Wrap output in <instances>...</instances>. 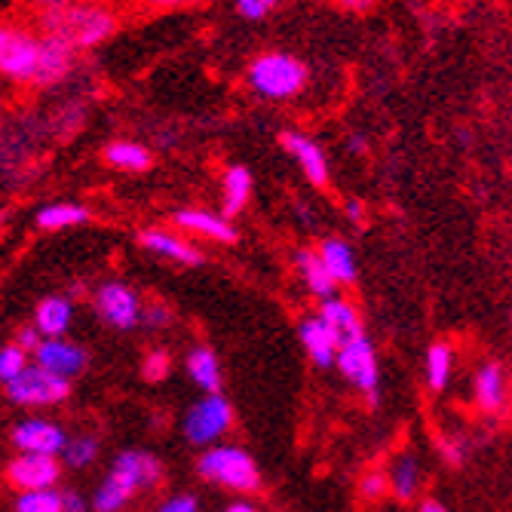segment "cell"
Returning a JSON list of instances; mask_svg holds the SVG:
<instances>
[{
  "label": "cell",
  "instance_id": "6da1fadb",
  "mask_svg": "<svg viewBox=\"0 0 512 512\" xmlns=\"http://www.w3.org/2000/svg\"><path fill=\"white\" fill-rule=\"evenodd\" d=\"M40 31L80 53L105 43L117 31V16L99 4H62L53 10H43Z\"/></svg>",
  "mask_w": 512,
  "mask_h": 512
},
{
  "label": "cell",
  "instance_id": "7a4b0ae2",
  "mask_svg": "<svg viewBox=\"0 0 512 512\" xmlns=\"http://www.w3.org/2000/svg\"><path fill=\"white\" fill-rule=\"evenodd\" d=\"M307 65L289 53H264L252 59L246 71V83L255 96L267 102H289L301 96V89L307 86Z\"/></svg>",
  "mask_w": 512,
  "mask_h": 512
},
{
  "label": "cell",
  "instance_id": "3957f363",
  "mask_svg": "<svg viewBox=\"0 0 512 512\" xmlns=\"http://www.w3.org/2000/svg\"><path fill=\"white\" fill-rule=\"evenodd\" d=\"M197 470L206 482L240 491V494H252L261 488V473L255 467L252 454H246L237 445H215V448L203 451Z\"/></svg>",
  "mask_w": 512,
  "mask_h": 512
},
{
  "label": "cell",
  "instance_id": "277c9868",
  "mask_svg": "<svg viewBox=\"0 0 512 512\" xmlns=\"http://www.w3.org/2000/svg\"><path fill=\"white\" fill-rule=\"evenodd\" d=\"M37 59L40 34L13 22H0V77L13 83H34Z\"/></svg>",
  "mask_w": 512,
  "mask_h": 512
},
{
  "label": "cell",
  "instance_id": "5b68a950",
  "mask_svg": "<svg viewBox=\"0 0 512 512\" xmlns=\"http://www.w3.org/2000/svg\"><path fill=\"white\" fill-rule=\"evenodd\" d=\"M335 365L341 368V375L347 381H353L371 405H378V387H381V368H378V356L371 341L362 335L350 344H341L335 353Z\"/></svg>",
  "mask_w": 512,
  "mask_h": 512
},
{
  "label": "cell",
  "instance_id": "8992f818",
  "mask_svg": "<svg viewBox=\"0 0 512 512\" xmlns=\"http://www.w3.org/2000/svg\"><path fill=\"white\" fill-rule=\"evenodd\" d=\"M230 424H234V408H230V402L221 393H209L184 414V436L194 445H212L230 430Z\"/></svg>",
  "mask_w": 512,
  "mask_h": 512
},
{
  "label": "cell",
  "instance_id": "52a82bcc",
  "mask_svg": "<svg viewBox=\"0 0 512 512\" xmlns=\"http://www.w3.org/2000/svg\"><path fill=\"white\" fill-rule=\"evenodd\" d=\"M7 396L16 405H28V408L56 405L71 396V381L50 375V371H43L40 365H28L16 381L7 384Z\"/></svg>",
  "mask_w": 512,
  "mask_h": 512
},
{
  "label": "cell",
  "instance_id": "ba28073f",
  "mask_svg": "<svg viewBox=\"0 0 512 512\" xmlns=\"http://www.w3.org/2000/svg\"><path fill=\"white\" fill-rule=\"evenodd\" d=\"M160 479H163V470H160V460L154 454H148V451H123V454H117L105 482H111L117 491L132 497L135 491H142V488H154Z\"/></svg>",
  "mask_w": 512,
  "mask_h": 512
},
{
  "label": "cell",
  "instance_id": "9c48e42d",
  "mask_svg": "<svg viewBox=\"0 0 512 512\" xmlns=\"http://www.w3.org/2000/svg\"><path fill=\"white\" fill-rule=\"evenodd\" d=\"M96 310L108 325L123 332L135 329V325L142 322V301H138V295L123 283H105L96 295Z\"/></svg>",
  "mask_w": 512,
  "mask_h": 512
},
{
  "label": "cell",
  "instance_id": "30bf717a",
  "mask_svg": "<svg viewBox=\"0 0 512 512\" xmlns=\"http://www.w3.org/2000/svg\"><path fill=\"white\" fill-rule=\"evenodd\" d=\"M59 476L62 470L56 457H46V454H19L7 470L10 485L19 491H46L59 482Z\"/></svg>",
  "mask_w": 512,
  "mask_h": 512
},
{
  "label": "cell",
  "instance_id": "8fae6325",
  "mask_svg": "<svg viewBox=\"0 0 512 512\" xmlns=\"http://www.w3.org/2000/svg\"><path fill=\"white\" fill-rule=\"evenodd\" d=\"M34 359L43 371L50 375H59L65 381H71L74 375L86 368V350H80L77 344H68L62 338H43L34 347Z\"/></svg>",
  "mask_w": 512,
  "mask_h": 512
},
{
  "label": "cell",
  "instance_id": "7c38bea8",
  "mask_svg": "<svg viewBox=\"0 0 512 512\" xmlns=\"http://www.w3.org/2000/svg\"><path fill=\"white\" fill-rule=\"evenodd\" d=\"M77 53L71 46H65L56 37L40 34V59H37V74H34V86H56L62 83L71 71H74Z\"/></svg>",
  "mask_w": 512,
  "mask_h": 512
},
{
  "label": "cell",
  "instance_id": "4fadbf2b",
  "mask_svg": "<svg viewBox=\"0 0 512 512\" xmlns=\"http://www.w3.org/2000/svg\"><path fill=\"white\" fill-rule=\"evenodd\" d=\"M68 436L62 427L50 424V421H25L13 430V445L22 454H46V457H56L62 454Z\"/></svg>",
  "mask_w": 512,
  "mask_h": 512
},
{
  "label": "cell",
  "instance_id": "5bb4252c",
  "mask_svg": "<svg viewBox=\"0 0 512 512\" xmlns=\"http://www.w3.org/2000/svg\"><path fill=\"white\" fill-rule=\"evenodd\" d=\"M283 148L295 157V163L304 169V175L313 181V184H322L329 181V160H325V154H322V148L313 142L310 135H304V132H283Z\"/></svg>",
  "mask_w": 512,
  "mask_h": 512
},
{
  "label": "cell",
  "instance_id": "9a60e30c",
  "mask_svg": "<svg viewBox=\"0 0 512 512\" xmlns=\"http://www.w3.org/2000/svg\"><path fill=\"white\" fill-rule=\"evenodd\" d=\"M325 329L332 332V338L341 344H350L356 338H362V322H359V313L356 307H350L347 301L341 298H325L322 307H319V316H316Z\"/></svg>",
  "mask_w": 512,
  "mask_h": 512
},
{
  "label": "cell",
  "instance_id": "2e32d148",
  "mask_svg": "<svg viewBox=\"0 0 512 512\" xmlns=\"http://www.w3.org/2000/svg\"><path fill=\"white\" fill-rule=\"evenodd\" d=\"M172 221L184 230H191V234L209 237L215 243H237V227L221 215H212L203 209H181L172 215Z\"/></svg>",
  "mask_w": 512,
  "mask_h": 512
},
{
  "label": "cell",
  "instance_id": "e0dca14e",
  "mask_svg": "<svg viewBox=\"0 0 512 512\" xmlns=\"http://www.w3.org/2000/svg\"><path fill=\"white\" fill-rule=\"evenodd\" d=\"M71 316H74V307L68 298H59V295L43 298L34 313V329L40 338H62L71 329Z\"/></svg>",
  "mask_w": 512,
  "mask_h": 512
},
{
  "label": "cell",
  "instance_id": "ac0fdd59",
  "mask_svg": "<svg viewBox=\"0 0 512 512\" xmlns=\"http://www.w3.org/2000/svg\"><path fill=\"white\" fill-rule=\"evenodd\" d=\"M298 338H301L304 350L310 353V359H313L319 368H329V365H335L338 341L332 338V332L325 329V325H322L316 316H310V319H304V322L298 325Z\"/></svg>",
  "mask_w": 512,
  "mask_h": 512
},
{
  "label": "cell",
  "instance_id": "d6986e66",
  "mask_svg": "<svg viewBox=\"0 0 512 512\" xmlns=\"http://www.w3.org/2000/svg\"><path fill=\"white\" fill-rule=\"evenodd\" d=\"M252 172L246 166H230L221 178V191H224V200H221V218H234L243 212V206L249 203L252 197Z\"/></svg>",
  "mask_w": 512,
  "mask_h": 512
},
{
  "label": "cell",
  "instance_id": "ffe728a7",
  "mask_svg": "<svg viewBox=\"0 0 512 512\" xmlns=\"http://www.w3.org/2000/svg\"><path fill=\"white\" fill-rule=\"evenodd\" d=\"M142 246L148 252L163 255V258L178 261V264H191V267L203 264V252L200 249H194L191 243L178 240L175 234H166V230H145V234H142Z\"/></svg>",
  "mask_w": 512,
  "mask_h": 512
},
{
  "label": "cell",
  "instance_id": "44dd1931",
  "mask_svg": "<svg viewBox=\"0 0 512 512\" xmlns=\"http://www.w3.org/2000/svg\"><path fill=\"white\" fill-rule=\"evenodd\" d=\"M316 258L322 261L325 273L332 276V283H353L356 279V255L344 240H325L316 252Z\"/></svg>",
  "mask_w": 512,
  "mask_h": 512
},
{
  "label": "cell",
  "instance_id": "7402d4cb",
  "mask_svg": "<svg viewBox=\"0 0 512 512\" xmlns=\"http://www.w3.org/2000/svg\"><path fill=\"white\" fill-rule=\"evenodd\" d=\"M476 402L488 414L503 408V402H506V378H503V368L497 362H488V365L479 368V375H476Z\"/></svg>",
  "mask_w": 512,
  "mask_h": 512
},
{
  "label": "cell",
  "instance_id": "603a6c76",
  "mask_svg": "<svg viewBox=\"0 0 512 512\" xmlns=\"http://www.w3.org/2000/svg\"><path fill=\"white\" fill-rule=\"evenodd\" d=\"M188 375H191V381L200 390H206V396L221 390V362H218V356L209 347L191 350V356H188Z\"/></svg>",
  "mask_w": 512,
  "mask_h": 512
},
{
  "label": "cell",
  "instance_id": "cb8c5ba5",
  "mask_svg": "<svg viewBox=\"0 0 512 512\" xmlns=\"http://www.w3.org/2000/svg\"><path fill=\"white\" fill-rule=\"evenodd\" d=\"M295 267H298V273L304 276V283H307V289L319 298V301H325V298H335V283H332V276L325 273V267H322V261L316 258V252H307V249H301L298 255H295Z\"/></svg>",
  "mask_w": 512,
  "mask_h": 512
},
{
  "label": "cell",
  "instance_id": "d4e9b609",
  "mask_svg": "<svg viewBox=\"0 0 512 512\" xmlns=\"http://www.w3.org/2000/svg\"><path fill=\"white\" fill-rule=\"evenodd\" d=\"M105 160L120 172H145V169H151V151L145 145H138V142H126V138L111 142L105 148Z\"/></svg>",
  "mask_w": 512,
  "mask_h": 512
},
{
  "label": "cell",
  "instance_id": "484cf974",
  "mask_svg": "<svg viewBox=\"0 0 512 512\" xmlns=\"http://www.w3.org/2000/svg\"><path fill=\"white\" fill-rule=\"evenodd\" d=\"M387 485H390V491L399 500H411L417 494V488H421V467H417V460L411 454H399L396 457Z\"/></svg>",
  "mask_w": 512,
  "mask_h": 512
},
{
  "label": "cell",
  "instance_id": "4316f807",
  "mask_svg": "<svg viewBox=\"0 0 512 512\" xmlns=\"http://www.w3.org/2000/svg\"><path fill=\"white\" fill-rule=\"evenodd\" d=\"M86 221H89V209L77 203H53L37 212V227L43 230H65V227H77Z\"/></svg>",
  "mask_w": 512,
  "mask_h": 512
},
{
  "label": "cell",
  "instance_id": "83f0119b",
  "mask_svg": "<svg viewBox=\"0 0 512 512\" xmlns=\"http://www.w3.org/2000/svg\"><path fill=\"white\" fill-rule=\"evenodd\" d=\"M451 365H454V356H451V347L445 344H433L427 350V384L430 390H445L448 387V378H451Z\"/></svg>",
  "mask_w": 512,
  "mask_h": 512
},
{
  "label": "cell",
  "instance_id": "f1b7e54d",
  "mask_svg": "<svg viewBox=\"0 0 512 512\" xmlns=\"http://www.w3.org/2000/svg\"><path fill=\"white\" fill-rule=\"evenodd\" d=\"M16 512H62V497L53 488H46V491H19Z\"/></svg>",
  "mask_w": 512,
  "mask_h": 512
},
{
  "label": "cell",
  "instance_id": "f546056e",
  "mask_svg": "<svg viewBox=\"0 0 512 512\" xmlns=\"http://www.w3.org/2000/svg\"><path fill=\"white\" fill-rule=\"evenodd\" d=\"M62 457L71 467H89L92 460L99 457V439L96 436H77V439H68L65 448H62Z\"/></svg>",
  "mask_w": 512,
  "mask_h": 512
},
{
  "label": "cell",
  "instance_id": "4dcf8cb0",
  "mask_svg": "<svg viewBox=\"0 0 512 512\" xmlns=\"http://www.w3.org/2000/svg\"><path fill=\"white\" fill-rule=\"evenodd\" d=\"M25 368H28V353L25 350H19L16 344H7L4 350H0V381H4V384L16 381Z\"/></svg>",
  "mask_w": 512,
  "mask_h": 512
},
{
  "label": "cell",
  "instance_id": "1f68e13d",
  "mask_svg": "<svg viewBox=\"0 0 512 512\" xmlns=\"http://www.w3.org/2000/svg\"><path fill=\"white\" fill-rule=\"evenodd\" d=\"M276 7H279V0H237L240 16H243V19H249V22H261V19H267Z\"/></svg>",
  "mask_w": 512,
  "mask_h": 512
},
{
  "label": "cell",
  "instance_id": "d6a6232c",
  "mask_svg": "<svg viewBox=\"0 0 512 512\" xmlns=\"http://www.w3.org/2000/svg\"><path fill=\"white\" fill-rule=\"evenodd\" d=\"M169 353H163V350H154V353H148L145 356V378L148 381H163L166 375H169Z\"/></svg>",
  "mask_w": 512,
  "mask_h": 512
},
{
  "label": "cell",
  "instance_id": "836d02e7",
  "mask_svg": "<svg viewBox=\"0 0 512 512\" xmlns=\"http://www.w3.org/2000/svg\"><path fill=\"white\" fill-rule=\"evenodd\" d=\"M439 448H442V457L451 463V467H460L463 457H467V448H463V442L457 436H442L439 439Z\"/></svg>",
  "mask_w": 512,
  "mask_h": 512
},
{
  "label": "cell",
  "instance_id": "e575fe53",
  "mask_svg": "<svg viewBox=\"0 0 512 512\" xmlns=\"http://www.w3.org/2000/svg\"><path fill=\"white\" fill-rule=\"evenodd\" d=\"M387 476L384 473H368L365 479H362V494L368 497V500H381L384 494H387Z\"/></svg>",
  "mask_w": 512,
  "mask_h": 512
},
{
  "label": "cell",
  "instance_id": "d590c367",
  "mask_svg": "<svg viewBox=\"0 0 512 512\" xmlns=\"http://www.w3.org/2000/svg\"><path fill=\"white\" fill-rule=\"evenodd\" d=\"M142 322H145V325H151V329H166V325L172 322V313H169V307L154 304V307L142 310Z\"/></svg>",
  "mask_w": 512,
  "mask_h": 512
},
{
  "label": "cell",
  "instance_id": "8d00e7d4",
  "mask_svg": "<svg viewBox=\"0 0 512 512\" xmlns=\"http://www.w3.org/2000/svg\"><path fill=\"white\" fill-rule=\"evenodd\" d=\"M160 512H200V506H197V497H191V494H178V497L166 500V503L160 506Z\"/></svg>",
  "mask_w": 512,
  "mask_h": 512
},
{
  "label": "cell",
  "instance_id": "74e56055",
  "mask_svg": "<svg viewBox=\"0 0 512 512\" xmlns=\"http://www.w3.org/2000/svg\"><path fill=\"white\" fill-rule=\"evenodd\" d=\"M62 497V512H86V500L77 491H59Z\"/></svg>",
  "mask_w": 512,
  "mask_h": 512
},
{
  "label": "cell",
  "instance_id": "f35d334b",
  "mask_svg": "<svg viewBox=\"0 0 512 512\" xmlns=\"http://www.w3.org/2000/svg\"><path fill=\"white\" fill-rule=\"evenodd\" d=\"M40 341H43V338L37 335V329H22V332H19V344H16V347L28 353V350H34Z\"/></svg>",
  "mask_w": 512,
  "mask_h": 512
},
{
  "label": "cell",
  "instance_id": "ab89813d",
  "mask_svg": "<svg viewBox=\"0 0 512 512\" xmlns=\"http://www.w3.org/2000/svg\"><path fill=\"white\" fill-rule=\"evenodd\" d=\"M338 4L350 13H368L371 7H375V0H338Z\"/></svg>",
  "mask_w": 512,
  "mask_h": 512
},
{
  "label": "cell",
  "instance_id": "60d3db41",
  "mask_svg": "<svg viewBox=\"0 0 512 512\" xmlns=\"http://www.w3.org/2000/svg\"><path fill=\"white\" fill-rule=\"evenodd\" d=\"M347 215H350V221H356V224H362L365 221V206H362V200H347Z\"/></svg>",
  "mask_w": 512,
  "mask_h": 512
},
{
  "label": "cell",
  "instance_id": "b9f144b4",
  "mask_svg": "<svg viewBox=\"0 0 512 512\" xmlns=\"http://www.w3.org/2000/svg\"><path fill=\"white\" fill-rule=\"evenodd\" d=\"M224 512H258V509L252 503H246V500H237V503H230Z\"/></svg>",
  "mask_w": 512,
  "mask_h": 512
},
{
  "label": "cell",
  "instance_id": "7bdbcfd3",
  "mask_svg": "<svg viewBox=\"0 0 512 512\" xmlns=\"http://www.w3.org/2000/svg\"><path fill=\"white\" fill-rule=\"evenodd\" d=\"M347 148L356 151V154H362V151H365V135H353L350 142H347Z\"/></svg>",
  "mask_w": 512,
  "mask_h": 512
},
{
  "label": "cell",
  "instance_id": "ee69618b",
  "mask_svg": "<svg viewBox=\"0 0 512 512\" xmlns=\"http://www.w3.org/2000/svg\"><path fill=\"white\" fill-rule=\"evenodd\" d=\"M417 512H448L442 503H436V500H427V503H421V509H417Z\"/></svg>",
  "mask_w": 512,
  "mask_h": 512
},
{
  "label": "cell",
  "instance_id": "f6af8a7d",
  "mask_svg": "<svg viewBox=\"0 0 512 512\" xmlns=\"http://www.w3.org/2000/svg\"><path fill=\"white\" fill-rule=\"evenodd\" d=\"M31 4H37V7H43V10H53V7L68 4V0H31Z\"/></svg>",
  "mask_w": 512,
  "mask_h": 512
},
{
  "label": "cell",
  "instance_id": "bcb514c9",
  "mask_svg": "<svg viewBox=\"0 0 512 512\" xmlns=\"http://www.w3.org/2000/svg\"><path fill=\"white\" fill-rule=\"evenodd\" d=\"M151 4H160V7H178V4H191V0H151Z\"/></svg>",
  "mask_w": 512,
  "mask_h": 512
},
{
  "label": "cell",
  "instance_id": "7dc6e473",
  "mask_svg": "<svg viewBox=\"0 0 512 512\" xmlns=\"http://www.w3.org/2000/svg\"><path fill=\"white\" fill-rule=\"evenodd\" d=\"M80 4H99V7H102V4H105V0H80Z\"/></svg>",
  "mask_w": 512,
  "mask_h": 512
},
{
  "label": "cell",
  "instance_id": "c3c4849f",
  "mask_svg": "<svg viewBox=\"0 0 512 512\" xmlns=\"http://www.w3.org/2000/svg\"><path fill=\"white\" fill-rule=\"evenodd\" d=\"M0 221H4V215H0Z\"/></svg>",
  "mask_w": 512,
  "mask_h": 512
}]
</instances>
